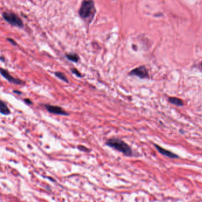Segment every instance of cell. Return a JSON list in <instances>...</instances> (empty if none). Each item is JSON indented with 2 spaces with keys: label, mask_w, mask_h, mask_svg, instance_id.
Instances as JSON below:
<instances>
[{
  "label": "cell",
  "mask_w": 202,
  "mask_h": 202,
  "mask_svg": "<svg viewBox=\"0 0 202 202\" xmlns=\"http://www.w3.org/2000/svg\"><path fill=\"white\" fill-rule=\"evenodd\" d=\"M96 7L92 0H84L79 8V15L84 21L90 23L96 14Z\"/></svg>",
  "instance_id": "cell-1"
},
{
  "label": "cell",
  "mask_w": 202,
  "mask_h": 202,
  "mask_svg": "<svg viewBox=\"0 0 202 202\" xmlns=\"http://www.w3.org/2000/svg\"><path fill=\"white\" fill-rule=\"evenodd\" d=\"M24 103L26 104H28L29 105H30L33 104L32 101L30 99H24Z\"/></svg>",
  "instance_id": "cell-14"
},
{
  "label": "cell",
  "mask_w": 202,
  "mask_h": 202,
  "mask_svg": "<svg viewBox=\"0 0 202 202\" xmlns=\"http://www.w3.org/2000/svg\"><path fill=\"white\" fill-rule=\"evenodd\" d=\"M8 40V41L10 42H11L13 45H17V44H16V42L14 41V40H13L12 39H10V38H8V39H7Z\"/></svg>",
  "instance_id": "cell-15"
},
{
  "label": "cell",
  "mask_w": 202,
  "mask_h": 202,
  "mask_svg": "<svg viewBox=\"0 0 202 202\" xmlns=\"http://www.w3.org/2000/svg\"><path fill=\"white\" fill-rule=\"evenodd\" d=\"M45 108L46 110H48L49 113L57 114V115H61V116H68L69 114L67 113V112L65 111L62 107L58 105H53L50 104H45L44 105Z\"/></svg>",
  "instance_id": "cell-4"
},
{
  "label": "cell",
  "mask_w": 202,
  "mask_h": 202,
  "mask_svg": "<svg viewBox=\"0 0 202 202\" xmlns=\"http://www.w3.org/2000/svg\"><path fill=\"white\" fill-rule=\"evenodd\" d=\"M105 145L113 149L122 153L123 155L128 156L133 155L132 148L125 142L116 138H110L107 140Z\"/></svg>",
  "instance_id": "cell-2"
},
{
  "label": "cell",
  "mask_w": 202,
  "mask_h": 202,
  "mask_svg": "<svg viewBox=\"0 0 202 202\" xmlns=\"http://www.w3.org/2000/svg\"><path fill=\"white\" fill-rule=\"evenodd\" d=\"M201 66H202V63H201Z\"/></svg>",
  "instance_id": "cell-17"
},
{
  "label": "cell",
  "mask_w": 202,
  "mask_h": 202,
  "mask_svg": "<svg viewBox=\"0 0 202 202\" xmlns=\"http://www.w3.org/2000/svg\"><path fill=\"white\" fill-rule=\"evenodd\" d=\"M55 75L59 79H60L61 80L63 81L66 83H69V81H68V78L66 77V76L63 73V72H56L55 73Z\"/></svg>",
  "instance_id": "cell-11"
},
{
  "label": "cell",
  "mask_w": 202,
  "mask_h": 202,
  "mask_svg": "<svg viewBox=\"0 0 202 202\" xmlns=\"http://www.w3.org/2000/svg\"><path fill=\"white\" fill-rule=\"evenodd\" d=\"M13 92L16 94H18V95H21V94H22V92L19 90H14L13 91Z\"/></svg>",
  "instance_id": "cell-16"
},
{
  "label": "cell",
  "mask_w": 202,
  "mask_h": 202,
  "mask_svg": "<svg viewBox=\"0 0 202 202\" xmlns=\"http://www.w3.org/2000/svg\"><path fill=\"white\" fill-rule=\"evenodd\" d=\"M1 74L10 83L16 84V85H23V84H24L25 83L24 81H23L22 80L18 78H15L12 76H11L7 70L3 68L1 69Z\"/></svg>",
  "instance_id": "cell-6"
},
{
  "label": "cell",
  "mask_w": 202,
  "mask_h": 202,
  "mask_svg": "<svg viewBox=\"0 0 202 202\" xmlns=\"http://www.w3.org/2000/svg\"><path fill=\"white\" fill-rule=\"evenodd\" d=\"M168 101L174 105H178V106H183L184 105L183 100L176 97H169Z\"/></svg>",
  "instance_id": "cell-9"
},
{
  "label": "cell",
  "mask_w": 202,
  "mask_h": 202,
  "mask_svg": "<svg viewBox=\"0 0 202 202\" xmlns=\"http://www.w3.org/2000/svg\"><path fill=\"white\" fill-rule=\"evenodd\" d=\"M0 112H1V114L5 116L9 115L11 113L7 104L3 100L0 101Z\"/></svg>",
  "instance_id": "cell-8"
},
{
  "label": "cell",
  "mask_w": 202,
  "mask_h": 202,
  "mask_svg": "<svg viewBox=\"0 0 202 202\" xmlns=\"http://www.w3.org/2000/svg\"><path fill=\"white\" fill-rule=\"evenodd\" d=\"M66 57L68 60L75 63L78 62L79 60V57H78L77 54H75V53H70V54H66Z\"/></svg>",
  "instance_id": "cell-10"
},
{
  "label": "cell",
  "mask_w": 202,
  "mask_h": 202,
  "mask_svg": "<svg viewBox=\"0 0 202 202\" xmlns=\"http://www.w3.org/2000/svg\"><path fill=\"white\" fill-rule=\"evenodd\" d=\"M4 19L12 26H14L18 28H23V23L21 19L14 13L4 12L3 13Z\"/></svg>",
  "instance_id": "cell-3"
},
{
  "label": "cell",
  "mask_w": 202,
  "mask_h": 202,
  "mask_svg": "<svg viewBox=\"0 0 202 202\" xmlns=\"http://www.w3.org/2000/svg\"><path fill=\"white\" fill-rule=\"evenodd\" d=\"M71 72H72L74 74H75L77 77H82L81 74V73L78 71V70H77V69H75V68H72V69L71 70Z\"/></svg>",
  "instance_id": "cell-13"
},
{
  "label": "cell",
  "mask_w": 202,
  "mask_h": 202,
  "mask_svg": "<svg viewBox=\"0 0 202 202\" xmlns=\"http://www.w3.org/2000/svg\"><path fill=\"white\" fill-rule=\"evenodd\" d=\"M129 74L132 76L138 77L139 78L142 79L149 78V74H148L146 67L144 66H141L129 72Z\"/></svg>",
  "instance_id": "cell-5"
},
{
  "label": "cell",
  "mask_w": 202,
  "mask_h": 202,
  "mask_svg": "<svg viewBox=\"0 0 202 202\" xmlns=\"http://www.w3.org/2000/svg\"><path fill=\"white\" fill-rule=\"evenodd\" d=\"M77 148H78V149L79 151H83V152H89L90 151L88 148H87V147H85V146H83V145H78Z\"/></svg>",
  "instance_id": "cell-12"
},
{
  "label": "cell",
  "mask_w": 202,
  "mask_h": 202,
  "mask_svg": "<svg viewBox=\"0 0 202 202\" xmlns=\"http://www.w3.org/2000/svg\"><path fill=\"white\" fill-rule=\"evenodd\" d=\"M155 145V147L156 148V150H158V151L161 153L162 155H164V156H166L167 157H169V158H179V156L177 155L176 154H174L170 151H168L165 149H164V148H162V147H161L160 146L156 145V144H154Z\"/></svg>",
  "instance_id": "cell-7"
}]
</instances>
